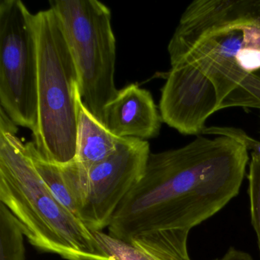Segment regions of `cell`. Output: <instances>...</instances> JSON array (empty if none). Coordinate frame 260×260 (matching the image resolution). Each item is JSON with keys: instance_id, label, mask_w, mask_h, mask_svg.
Here are the masks:
<instances>
[{"instance_id": "obj_4", "label": "cell", "mask_w": 260, "mask_h": 260, "mask_svg": "<svg viewBox=\"0 0 260 260\" xmlns=\"http://www.w3.org/2000/svg\"><path fill=\"white\" fill-rule=\"evenodd\" d=\"M39 41L38 124L33 133L41 155L63 165L77 155L80 78L57 13L36 14Z\"/></svg>"}, {"instance_id": "obj_7", "label": "cell", "mask_w": 260, "mask_h": 260, "mask_svg": "<svg viewBox=\"0 0 260 260\" xmlns=\"http://www.w3.org/2000/svg\"><path fill=\"white\" fill-rule=\"evenodd\" d=\"M39 41L36 15L20 0L0 3V104L16 125L38 124Z\"/></svg>"}, {"instance_id": "obj_1", "label": "cell", "mask_w": 260, "mask_h": 260, "mask_svg": "<svg viewBox=\"0 0 260 260\" xmlns=\"http://www.w3.org/2000/svg\"><path fill=\"white\" fill-rule=\"evenodd\" d=\"M249 159L248 150L226 137L200 135L184 147L150 153L108 234L159 260H191L190 230L238 194Z\"/></svg>"}, {"instance_id": "obj_14", "label": "cell", "mask_w": 260, "mask_h": 260, "mask_svg": "<svg viewBox=\"0 0 260 260\" xmlns=\"http://www.w3.org/2000/svg\"><path fill=\"white\" fill-rule=\"evenodd\" d=\"M102 247L116 260H159L150 254L110 237L103 231L93 232Z\"/></svg>"}, {"instance_id": "obj_10", "label": "cell", "mask_w": 260, "mask_h": 260, "mask_svg": "<svg viewBox=\"0 0 260 260\" xmlns=\"http://www.w3.org/2000/svg\"><path fill=\"white\" fill-rule=\"evenodd\" d=\"M78 125L77 155L74 160L84 170L104 160L116 150L121 138L111 133L83 104L77 95Z\"/></svg>"}, {"instance_id": "obj_12", "label": "cell", "mask_w": 260, "mask_h": 260, "mask_svg": "<svg viewBox=\"0 0 260 260\" xmlns=\"http://www.w3.org/2000/svg\"><path fill=\"white\" fill-rule=\"evenodd\" d=\"M232 107L260 109V79L253 77L245 78L222 100L217 111Z\"/></svg>"}, {"instance_id": "obj_15", "label": "cell", "mask_w": 260, "mask_h": 260, "mask_svg": "<svg viewBox=\"0 0 260 260\" xmlns=\"http://www.w3.org/2000/svg\"><path fill=\"white\" fill-rule=\"evenodd\" d=\"M202 135H217V137H226L231 138L243 145L248 151L260 156V141L254 139L238 127L210 126L206 127Z\"/></svg>"}, {"instance_id": "obj_8", "label": "cell", "mask_w": 260, "mask_h": 260, "mask_svg": "<svg viewBox=\"0 0 260 260\" xmlns=\"http://www.w3.org/2000/svg\"><path fill=\"white\" fill-rule=\"evenodd\" d=\"M219 106L212 82L188 63L172 66L161 92L162 122L183 135L200 136Z\"/></svg>"}, {"instance_id": "obj_5", "label": "cell", "mask_w": 260, "mask_h": 260, "mask_svg": "<svg viewBox=\"0 0 260 260\" xmlns=\"http://www.w3.org/2000/svg\"><path fill=\"white\" fill-rule=\"evenodd\" d=\"M49 4L63 25L78 71L83 104L103 123L105 109L118 91L110 10L97 0H53Z\"/></svg>"}, {"instance_id": "obj_9", "label": "cell", "mask_w": 260, "mask_h": 260, "mask_svg": "<svg viewBox=\"0 0 260 260\" xmlns=\"http://www.w3.org/2000/svg\"><path fill=\"white\" fill-rule=\"evenodd\" d=\"M162 120L151 93L132 83L106 106L103 124L118 138L145 140L159 134Z\"/></svg>"}, {"instance_id": "obj_6", "label": "cell", "mask_w": 260, "mask_h": 260, "mask_svg": "<svg viewBox=\"0 0 260 260\" xmlns=\"http://www.w3.org/2000/svg\"><path fill=\"white\" fill-rule=\"evenodd\" d=\"M150 154L148 141L121 138L112 154L88 170L75 160L59 165L77 217L88 229L108 228L120 204L144 176Z\"/></svg>"}, {"instance_id": "obj_2", "label": "cell", "mask_w": 260, "mask_h": 260, "mask_svg": "<svg viewBox=\"0 0 260 260\" xmlns=\"http://www.w3.org/2000/svg\"><path fill=\"white\" fill-rule=\"evenodd\" d=\"M168 52L171 67L188 63L212 82L220 106L245 78L260 79V0L193 1Z\"/></svg>"}, {"instance_id": "obj_16", "label": "cell", "mask_w": 260, "mask_h": 260, "mask_svg": "<svg viewBox=\"0 0 260 260\" xmlns=\"http://www.w3.org/2000/svg\"><path fill=\"white\" fill-rule=\"evenodd\" d=\"M214 260H253V258L247 252L231 247L226 251L223 256Z\"/></svg>"}, {"instance_id": "obj_11", "label": "cell", "mask_w": 260, "mask_h": 260, "mask_svg": "<svg viewBox=\"0 0 260 260\" xmlns=\"http://www.w3.org/2000/svg\"><path fill=\"white\" fill-rule=\"evenodd\" d=\"M0 260H26L24 235L11 211L0 202Z\"/></svg>"}, {"instance_id": "obj_13", "label": "cell", "mask_w": 260, "mask_h": 260, "mask_svg": "<svg viewBox=\"0 0 260 260\" xmlns=\"http://www.w3.org/2000/svg\"><path fill=\"white\" fill-rule=\"evenodd\" d=\"M248 180L251 220L256 233L260 252V156L254 153H251Z\"/></svg>"}, {"instance_id": "obj_3", "label": "cell", "mask_w": 260, "mask_h": 260, "mask_svg": "<svg viewBox=\"0 0 260 260\" xmlns=\"http://www.w3.org/2000/svg\"><path fill=\"white\" fill-rule=\"evenodd\" d=\"M17 132V125L1 108L0 202L11 211L28 243L66 260H116L56 199Z\"/></svg>"}]
</instances>
